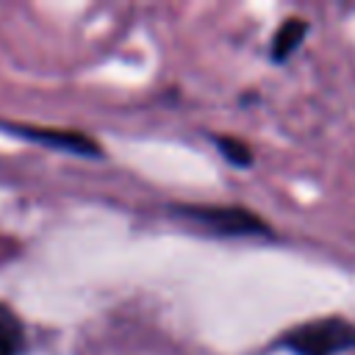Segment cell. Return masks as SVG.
<instances>
[{
	"mask_svg": "<svg viewBox=\"0 0 355 355\" xmlns=\"http://www.w3.org/2000/svg\"><path fill=\"white\" fill-rule=\"evenodd\" d=\"M308 33V22L300 17H288L280 22V28L275 31L272 39V61H286L288 55H294V50L300 47V42Z\"/></svg>",
	"mask_w": 355,
	"mask_h": 355,
	"instance_id": "4",
	"label": "cell"
},
{
	"mask_svg": "<svg viewBox=\"0 0 355 355\" xmlns=\"http://www.w3.org/2000/svg\"><path fill=\"white\" fill-rule=\"evenodd\" d=\"M8 130L17 133V136H25V139H33L39 144L69 150V153H78V155H100L97 141H92L89 136L75 133V130H42V128H17V125H8Z\"/></svg>",
	"mask_w": 355,
	"mask_h": 355,
	"instance_id": "3",
	"label": "cell"
},
{
	"mask_svg": "<svg viewBox=\"0 0 355 355\" xmlns=\"http://www.w3.org/2000/svg\"><path fill=\"white\" fill-rule=\"evenodd\" d=\"M214 144H216V150H219L233 166H250V164H252V150H250V144H244L241 139H233V136H216Z\"/></svg>",
	"mask_w": 355,
	"mask_h": 355,
	"instance_id": "6",
	"label": "cell"
},
{
	"mask_svg": "<svg viewBox=\"0 0 355 355\" xmlns=\"http://www.w3.org/2000/svg\"><path fill=\"white\" fill-rule=\"evenodd\" d=\"M175 214L214 236H269L272 233L261 216L236 205H178Z\"/></svg>",
	"mask_w": 355,
	"mask_h": 355,
	"instance_id": "2",
	"label": "cell"
},
{
	"mask_svg": "<svg viewBox=\"0 0 355 355\" xmlns=\"http://www.w3.org/2000/svg\"><path fill=\"white\" fill-rule=\"evenodd\" d=\"M25 347V330L22 322L11 308L0 302V355H19Z\"/></svg>",
	"mask_w": 355,
	"mask_h": 355,
	"instance_id": "5",
	"label": "cell"
},
{
	"mask_svg": "<svg viewBox=\"0 0 355 355\" xmlns=\"http://www.w3.org/2000/svg\"><path fill=\"white\" fill-rule=\"evenodd\" d=\"M275 347H283L294 355H338L355 347V324L341 316H324L286 330Z\"/></svg>",
	"mask_w": 355,
	"mask_h": 355,
	"instance_id": "1",
	"label": "cell"
}]
</instances>
